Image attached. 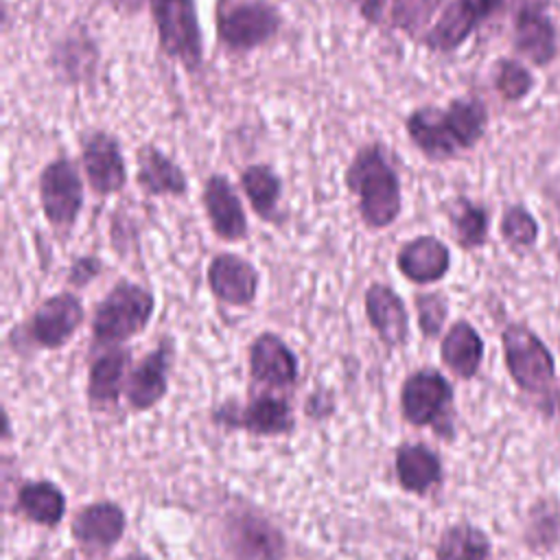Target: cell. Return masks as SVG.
Segmentation results:
<instances>
[{
	"mask_svg": "<svg viewBox=\"0 0 560 560\" xmlns=\"http://www.w3.org/2000/svg\"><path fill=\"white\" fill-rule=\"evenodd\" d=\"M490 540L488 536L468 523L448 527L435 549L438 560H488Z\"/></svg>",
	"mask_w": 560,
	"mask_h": 560,
	"instance_id": "cell-29",
	"label": "cell"
},
{
	"mask_svg": "<svg viewBox=\"0 0 560 560\" xmlns=\"http://www.w3.org/2000/svg\"><path fill=\"white\" fill-rule=\"evenodd\" d=\"M37 197L46 221L55 230H70L83 208V177L68 155L44 164L37 175Z\"/></svg>",
	"mask_w": 560,
	"mask_h": 560,
	"instance_id": "cell-8",
	"label": "cell"
},
{
	"mask_svg": "<svg viewBox=\"0 0 560 560\" xmlns=\"http://www.w3.org/2000/svg\"><path fill=\"white\" fill-rule=\"evenodd\" d=\"M127 560H144V558H140V556H131V558H127Z\"/></svg>",
	"mask_w": 560,
	"mask_h": 560,
	"instance_id": "cell-37",
	"label": "cell"
},
{
	"mask_svg": "<svg viewBox=\"0 0 560 560\" xmlns=\"http://www.w3.org/2000/svg\"><path fill=\"white\" fill-rule=\"evenodd\" d=\"M79 153L92 192L107 197L127 186V160L118 136L98 127L85 129L79 133Z\"/></svg>",
	"mask_w": 560,
	"mask_h": 560,
	"instance_id": "cell-10",
	"label": "cell"
},
{
	"mask_svg": "<svg viewBox=\"0 0 560 560\" xmlns=\"http://www.w3.org/2000/svg\"><path fill=\"white\" fill-rule=\"evenodd\" d=\"M208 284L221 302L245 306L256 298L258 271L249 260L223 252L208 267Z\"/></svg>",
	"mask_w": 560,
	"mask_h": 560,
	"instance_id": "cell-17",
	"label": "cell"
},
{
	"mask_svg": "<svg viewBox=\"0 0 560 560\" xmlns=\"http://www.w3.org/2000/svg\"><path fill=\"white\" fill-rule=\"evenodd\" d=\"M249 372L267 387H289L298 378V359L273 332H262L249 348Z\"/></svg>",
	"mask_w": 560,
	"mask_h": 560,
	"instance_id": "cell-18",
	"label": "cell"
},
{
	"mask_svg": "<svg viewBox=\"0 0 560 560\" xmlns=\"http://www.w3.org/2000/svg\"><path fill=\"white\" fill-rule=\"evenodd\" d=\"M160 52L186 72L203 68V31L195 0H147Z\"/></svg>",
	"mask_w": 560,
	"mask_h": 560,
	"instance_id": "cell-4",
	"label": "cell"
},
{
	"mask_svg": "<svg viewBox=\"0 0 560 560\" xmlns=\"http://www.w3.org/2000/svg\"><path fill=\"white\" fill-rule=\"evenodd\" d=\"M153 306L155 300L147 289L127 280L118 282L94 313L92 330L96 341H127L147 326L149 317L153 315Z\"/></svg>",
	"mask_w": 560,
	"mask_h": 560,
	"instance_id": "cell-6",
	"label": "cell"
},
{
	"mask_svg": "<svg viewBox=\"0 0 560 560\" xmlns=\"http://www.w3.org/2000/svg\"><path fill=\"white\" fill-rule=\"evenodd\" d=\"M241 188L252 206V210L269 223L280 221V197H282V177L265 162L247 164L241 175Z\"/></svg>",
	"mask_w": 560,
	"mask_h": 560,
	"instance_id": "cell-23",
	"label": "cell"
},
{
	"mask_svg": "<svg viewBox=\"0 0 560 560\" xmlns=\"http://www.w3.org/2000/svg\"><path fill=\"white\" fill-rule=\"evenodd\" d=\"M545 4L525 2L514 15V48L534 66H547L556 57V28Z\"/></svg>",
	"mask_w": 560,
	"mask_h": 560,
	"instance_id": "cell-15",
	"label": "cell"
},
{
	"mask_svg": "<svg viewBox=\"0 0 560 560\" xmlns=\"http://www.w3.org/2000/svg\"><path fill=\"white\" fill-rule=\"evenodd\" d=\"M343 184L357 197L359 217L370 230L389 228L398 219L402 210L400 175L383 142H365L352 153Z\"/></svg>",
	"mask_w": 560,
	"mask_h": 560,
	"instance_id": "cell-2",
	"label": "cell"
},
{
	"mask_svg": "<svg viewBox=\"0 0 560 560\" xmlns=\"http://www.w3.org/2000/svg\"><path fill=\"white\" fill-rule=\"evenodd\" d=\"M503 2L505 0H451L440 9L435 22L420 35V44L431 52H455L503 7Z\"/></svg>",
	"mask_w": 560,
	"mask_h": 560,
	"instance_id": "cell-9",
	"label": "cell"
},
{
	"mask_svg": "<svg viewBox=\"0 0 560 560\" xmlns=\"http://www.w3.org/2000/svg\"><path fill=\"white\" fill-rule=\"evenodd\" d=\"M558 407H560V405H558Z\"/></svg>",
	"mask_w": 560,
	"mask_h": 560,
	"instance_id": "cell-38",
	"label": "cell"
},
{
	"mask_svg": "<svg viewBox=\"0 0 560 560\" xmlns=\"http://www.w3.org/2000/svg\"><path fill=\"white\" fill-rule=\"evenodd\" d=\"M396 477L407 492L424 494L442 479L440 457L424 444H405L396 453Z\"/></svg>",
	"mask_w": 560,
	"mask_h": 560,
	"instance_id": "cell-25",
	"label": "cell"
},
{
	"mask_svg": "<svg viewBox=\"0 0 560 560\" xmlns=\"http://www.w3.org/2000/svg\"><path fill=\"white\" fill-rule=\"evenodd\" d=\"M201 203L210 228L219 238L243 241L247 236L249 225L241 197L225 175L212 173L206 177L201 188Z\"/></svg>",
	"mask_w": 560,
	"mask_h": 560,
	"instance_id": "cell-12",
	"label": "cell"
},
{
	"mask_svg": "<svg viewBox=\"0 0 560 560\" xmlns=\"http://www.w3.org/2000/svg\"><path fill=\"white\" fill-rule=\"evenodd\" d=\"M440 354L453 374L468 381L477 374V370L481 365L483 341H481L479 332L466 319H459L444 335Z\"/></svg>",
	"mask_w": 560,
	"mask_h": 560,
	"instance_id": "cell-24",
	"label": "cell"
},
{
	"mask_svg": "<svg viewBox=\"0 0 560 560\" xmlns=\"http://www.w3.org/2000/svg\"><path fill=\"white\" fill-rule=\"evenodd\" d=\"M365 313L381 341L387 346H400L409 335V317L400 295L387 287L374 282L365 291Z\"/></svg>",
	"mask_w": 560,
	"mask_h": 560,
	"instance_id": "cell-20",
	"label": "cell"
},
{
	"mask_svg": "<svg viewBox=\"0 0 560 560\" xmlns=\"http://www.w3.org/2000/svg\"><path fill=\"white\" fill-rule=\"evenodd\" d=\"M488 105L475 96H455L444 107L422 105L411 109L405 120V133L429 162L457 160L475 149L488 129Z\"/></svg>",
	"mask_w": 560,
	"mask_h": 560,
	"instance_id": "cell-1",
	"label": "cell"
},
{
	"mask_svg": "<svg viewBox=\"0 0 560 560\" xmlns=\"http://www.w3.org/2000/svg\"><path fill=\"white\" fill-rule=\"evenodd\" d=\"M534 74L516 59L501 57L494 63L492 72V85L497 94L508 101V103H518L523 101L532 90H534Z\"/></svg>",
	"mask_w": 560,
	"mask_h": 560,
	"instance_id": "cell-32",
	"label": "cell"
},
{
	"mask_svg": "<svg viewBox=\"0 0 560 560\" xmlns=\"http://www.w3.org/2000/svg\"><path fill=\"white\" fill-rule=\"evenodd\" d=\"M101 271V260L96 256H81L74 260V265L70 267V276L68 282L74 287H83L85 282H90L92 278H96Z\"/></svg>",
	"mask_w": 560,
	"mask_h": 560,
	"instance_id": "cell-34",
	"label": "cell"
},
{
	"mask_svg": "<svg viewBox=\"0 0 560 560\" xmlns=\"http://www.w3.org/2000/svg\"><path fill=\"white\" fill-rule=\"evenodd\" d=\"M18 505L31 521L46 527H55L66 512L63 492L50 481L22 486L18 492Z\"/></svg>",
	"mask_w": 560,
	"mask_h": 560,
	"instance_id": "cell-28",
	"label": "cell"
},
{
	"mask_svg": "<svg viewBox=\"0 0 560 560\" xmlns=\"http://www.w3.org/2000/svg\"><path fill=\"white\" fill-rule=\"evenodd\" d=\"M129 363L127 350H112L96 359L90 368L88 396L94 402H114L120 394L125 368Z\"/></svg>",
	"mask_w": 560,
	"mask_h": 560,
	"instance_id": "cell-30",
	"label": "cell"
},
{
	"mask_svg": "<svg viewBox=\"0 0 560 560\" xmlns=\"http://www.w3.org/2000/svg\"><path fill=\"white\" fill-rule=\"evenodd\" d=\"M416 308H418V324L424 337H435L442 330V324L446 319V300L440 293H422L416 295Z\"/></svg>",
	"mask_w": 560,
	"mask_h": 560,
	"instance_id": "cell-33",
	"label": "cell"
},
{
	"mask_svg": "<svg viewBox=\"0 0 560 560\" xmlns=\"http://www.w3.org/2000/svg\"><path fill=\"white\" fill-rule=\"evenodd\" d=\"M398 271L416 282V284H429L438 282L446 276L451 267V252L444 241L431 234L416 236L407 241L396 256Z\"/></svg>",
	"mask_w": 560,
	"mask_h": 560,
	"instance_id": "cell-19",
	"label": "cell"
},
{
	"mask_svg": "<svg viewBox=\"0 0 560 560\" xmlns=\"http://www.w3.org/2000/svg\"><path fill=\"white\" fill-rule=\"evenodd\" d=\"M171 348L164 343L162 348L149 352L142 363L129 374L125 383L127 400L133 409H149L166 394V372H168Z\"/></svg>",
	"mask_w": 560,
	"mask_h": 560,
	"instance_id": "cell-21",
	"label": "cell"
},
{
	"mask_svg": "<svg viewBox=\"0 0 560 560\" xmlns=\"http://www.w3.org/2000/svg\"><path fill=\"white\" fill-rule=\"evenodd\" d=\"M103 52L90 26L74 22L52 44L46 66L55 81L66 88H92L98 79Z\"/></svg>",
	"mask_w": 560,
	"mask_h": 560,
	"instance_id": "cell-7",
	"label": "cell"
},
{
	"mask_svg": "<svg viewBox=\"0 0 560 560\" xmlns=\"http://www.w3.org/2000/svg\"><path fill=\"white\" fill-rule=\"evenodd\" d=\"M228 424L245 427L258 435H280L293 429V413L284 398L280 396H258L245 409H241L238 418H228Z\"/></svg>",
	"mask_w": 560,
	"mask_h": 560,
	"instance_id": "cell-26",
	"label": "cell"
},
{
	"mask_svg": "<svg viewBox=\"0 0 560 560\" xmlns=\"http://www.w3.org/2000/svg\"><path fill=\"white\" fill-rule=\"evenodd\" d=\"M499 232L512 252H527L536 245L540 228L534 214L525 206L514 203L505 208L499 223Z\"/></svg>",
	"mask_w": 560,
	"mask_h": 560,
	"instance_id": "cell-31",
	"label": "cell"
},
{
	"mask_svg": "<svg viewBox=\"0 0 560 560\" xmlns=\"http://www.w3.org/2000/svg\"><path fill=\"white\" fill-rule=\"evenodd\" d=\"M448 221L453 236L462 249H477L486 245L490 214L481 203H475L468 197L453 199L448 208Z\"/></svg>",
	"mask_w": 560,
	"mask_h": 560,
	"instance_id": "cell-27",
	"label": "cell"
},
{
	"mask_svg": "<svg viewBox=\"0 0 560 560\" xmlns=\"http://www.w3.org/2000/svg\"><path fill=\"white\" fill-rule=\"evenodd\" d=\"M107 4H112L118 13H136L142 7V0H105Z\"/></svg>",
	"mask_w": 560,
	"mask_h": 560,
	"instance_id": "cell-36",
	"label": "cell"
},
{
	"mask_svg": "<svg viewBox=\"0 0 560 560\" xmlns=\"http://www.w3.org/2000/svg\"><path fill=\"white\" fill-rule=\"evenodd\" d=\"M136 184L149 197H184L188 179L184 168L153 142L136 149Z\"/></svg>",
	"mask_w": 560,
	"mask_h": 560,
	"instance_id": "cell-14",
	"label": "cell"
},
{
	"mask_svg": "<svg viewBox=\"0 0 560 560\" xmlns=\"http://www.w3.org/2000/svg\"><path fill=\"white\" fill-rule=\"evenodd\" d=\"M453 405L451 383L435 370L413 372L400 394V407L407 422L416 427H435V433L448 429V413Z\"/></svg>",
	"mask_w": 560,
	"mask_h": 560,
	"instance_id": "cell-11",
	"label": "cell"
},
{
	"mask_svg": "<svg viewBox=\"0 0 560 560\" xmlns=\"http://www.w3.org/2000/svg\"><path fill=\"white\" fill-rule=\"evenodd\" d=\"M505 368L514 385L532 396H547L556 381V363L545 341L525 324H508L501 332Z\"/></svg>",
	"mask_w": 560,
	"mask_h": 560,
	"instance_id": "cell-5",
	"label": "cell"
},
{
	"mask_svg": "<svg viewBox=\"0 0 560 560\" xmlns=\"http://www.w3.org/2000/svg\"><path fill=\"white\" fill-rule=\"evenodd\" d=\"M284 24L271 0H217L214 33L221 48L234 55L271 44Z\"/></svg>",
	"mask_w": 560,
	"mask_h": 560,
	"instance_id": "cell-3",
	"label": "cell"
},
{
	"mask_svg": "<svg viewBox=\"0 0 560 560\" xmlns=\"http://www.w3.org/2000/svg\"><path fill=\"white\" fill-rule=\"evenodd\" d=\"M363 22L370 26H381L385 22V0H350Z\"/></svg>",
	"mask_w": 560,
	"mask_h": 560,
	"instance_id": "cell-35",
	"label": "cell"
},
{
	"mask_svg": "<svg viewBox=\"0 0 560 560\" xmlns=\"http://www.w3.org/2000/svg\"><path fill=\"white\" fill-rule=\"evenodd\" d=\"M228 545L236 560H282L284 536L267 518L238 514L228 525Z\"/></svg>",
	"mask_w": 560,
	"mask_h": 560,
	"instance_id": "cell-13",
	"label": "cell"
},
{
	"mask_svg": "<svg viewBox=\"0 0 560 560\" xmlns=\"http://www.w3.org/2000/svg\"><path fill=\"white\" fill-rule=\"evenodd\" d=\"M83 306L77 295L59 293L48 298L31 319L33 339L42 348H61L81 326Z\"/></svg>",
	"mask_w": 560,
	"mask_h": 560,
	"instance_id": "cell-16",
	"label": "cell"
},
{
	"mask_svg": "<svg viewBox=\"0 0 560 560\" xmlns=\"http://www.w3.org/2000/svg\"><path fill=\"white\" fill-rule=\"evenodd\" d=\"M127 518L116 503H92L83 508L72 521V534L83 545L92 547H112L120 540Z\"/></svg>",
	"mask_w": 560,
	"mask_h": 560,
	"instance_id": "cell-22",
	"label": "cell"
}]
</instances>
